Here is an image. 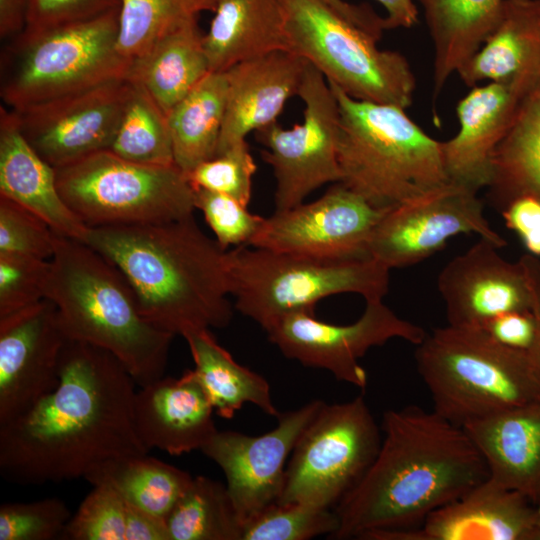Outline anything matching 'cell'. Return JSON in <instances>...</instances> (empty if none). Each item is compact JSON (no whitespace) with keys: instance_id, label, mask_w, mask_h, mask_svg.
I'll use <instances>...</instances> for the list:
<instances>
[{"instance_id":"6da1fadb","label":"cell","mask_w":540,"mask_h":540,"mask_svg":"<svg viewBox=\"0 0 540 540\" xmlns=\"http://www.w3.org/2000/svg\"><path fill=\"white\" fill-rule=\"evenodd\" d=\"M135 381L110 352L67 340L59 383L0 424V474L19 485L84 477L111 458L147 454L135 427Z\"/></svg>"},{"instance_id":"7a4b0ae2","label":"cell","mask_w":540,"mask_h":540,"mask_svg":"<svg viewBox=\"0 0 540 540\" xmlns=\"http://www.w3.org/2000/svg\"><path fill=\"white\" fill-rule=\"evenodd\" d=\"M381 429L374 460L334 508L339 525L330 539L378 540L414 530L489 477L466 430L434 410H387Z\"/></svg>"},{"instance_id":"3957f363","label":"cell","mask_w":540,"mask_h":540,"mask_svg":"<svg viewBox=\"0 0 540 540\" xmlns=\"http://www.w3.org/2000/svg\"><path fill=\"white\" fill-rule=\"evenodd\" d=\"M86 243L122 272L142 315L158 329L185 338L230 323L228 250L209 238L193 215L92 227Z\"/></svg>"},{"instance_id":"277c9868","label":"cell","mask_w":540,"mask_h":540,"mask_svg":"<svg viewBox=\"0 0 540 540\" xmlns=\"http://www.w3.org/2000/svg\"><path fill=\"white\" fill-rule=\"evenodd\" d=\"M45 298L68 340L112 353L140 387L164 376L174 336L142 315L122 272L87 243L55 233Z\"/></svg>"},{"instance_id":"5b68a950","label":"cell","mask_w":540,"mask_h":540,"mask_svg":"<svg viewBox=\"0 0 540 540\" xmlns=\"http://www.w3.org/2000/svg\"><path fill=\"white\" fill-rule=\"evenodd\" d=\"M328 84L340 115L339 183L377 208H391L449 182L442 142L405 109L357 100Z\"/></svg>"},{"instance_id":"8992f818","label":"cell","mask_w":540,"mask_h":540,"mask_svg":"<svg viewBox=\"0 0 540 540\" xmlns=\"http://www.w3.org/2000/svg\"><path fill=\"white\" fill-rule=\"evenodd\" d=\"M414 357L433 410L457 426L540 399L529 352L499 343L482 328L438 327L416 345Z\"/></svg>"},{"instance_id":"52a82bcc","label":"cell","mask_w":540,"mask_h":540,"mask_svg":"<svg viewBox=\"0 0 540 540\" xmlns=\"http://www.w3.org/2000/svg\"><path fill=\"white\" fill-rule=\"evenodd\" d=\"M118 9L41 31L23 30L1 52L0 96L16 110L127 79L130 61L117 49Z\"/></svg>"},{"instance_id":"ba28073f","label":"cell","mask_w":540,"mask_h":540,"mask_svg":"<svg viewBox=\"0 0 540 540\" xmlns=\"http://www.w3.org/2000/svg\"><path fill=\"white\" fill-rule=\"evenodd\" d=\"M389 271L368 256L329 259L246 245L228 250L235 308L264 330L289 314L314 313L315 305L332 295L354 293L365 301L383 300Z\"/></svg>"},{"instance_id":"9c48e42d","label":"cell","mask_w":540,"mask_h":540,"mask_svg":"<svg viewBox=\"0 0 540 540\" xmlns=\"http://www.w3.org/2000/svg\"><path fill=\"white\" fill-rule=\"evenodd\" d=\"M289 51L304 58L350 97L403 109L413 101L415 76L399 52L321 0H284Z\"/></svg>"},{"instance_id":"30bf717a","label":"cell","mask_w":540,"mask_h":540,"mask_svg":"<svg viewBox=\"0 0 540 540\" xmlns=\"http://www.w3.org/2000/svg\"><path fill=\"white\" fill-rule=\"evenodd\" d=\"M59 192L89 228L163 223L193 215L194 189L176 165L151 166L110 150L56 168Z\"/></svg>"},{"instance_id":"8fae6325","label":"cell","mask_w":540,"mask_h":540,"mask_svg":"<svg viewBox=\"0 0 540 540\" xmlns=\"http://www.w3.org/2000/svg\"><path fill=\"white\" fill-rule=\"evenodd\" d=\"M380 444L379 427L363 396L324 402L293 448L278 501L335 508L364 475Z\"/></svg>"},{"instance_id":"7c38bea8","label":"cell","mask_w":540,"mask_h":540,"mask_svg":"<svg viewBox=\"0 0 540 540\" xmlns=\"http://www.w3.org/2000/svg\"><path fill=\"white\" fill-rule=\"evenodd\" d=\"M298 96L305 106L302 123L284 129L274 122L255 132L275 177V211L293 208L324 184L341 180L338 102L326 78L310 63Z\"/></svg>"},{"instance_id":"4fadbf2b","label":"cell","mask_w":540,"mask_h":540,"mask_svg":"<svg viewBox=\"0 0 540 540\" xmlns=\"http://www.w3.org/2000/svg\"><path fill=\"white\" fill-rule=\"evenodd\" d=\"M462 233H475L499 249L507 244L485 218L477 192L449 181L389 208L370 236L366 255L389 269L408 267Z\"/></svg>"},{"instance_id":"5bb4252c","label":"cell","mask_w":540,"mask_h":540,"mask_svg":"<svg viewBox=\"0 0 540 540\" xmlns=\"http://www.w3.org/2000/svg\"><path fill=\"white\" fill-rule=\"evenodd\" d=\"M265 331L285 357L325 369L359 388H365L368 382L359 359L369 349L394 338L417 345L427 335L422 327L397 316L382 300L366 301L360 318L348 325L323 322L313 312H297L280 318Z\"/></svg>"},{"instance_id":"9a60e30c","label":"cell","mask_w":540,"mask_h":540,"mask_svg":"<svg viewBox=\"0 0 540 540\" xmlns=\"http://www.w3.org/2000/svg\"><path fill=\"white\" fill-rule=\"evenodd\" d=\"M129 87L118 79L12 110L25 139L56 169L110 149Z\"/></svg>"},{"instance_id":"2e32d148","label":"cell","mask_w":540,"mask_h":540,"mask_svg":"<svg viewBox=\"0 0 540 540\" xmlns=\"http://www.w3.org/2000/svg\"><path fill=\"white\" fill-rule=\"evenodd\" d=\"M388 209L373 206L338 182L310 203L265 218L249 246L329 259L365 257L370 236Z\"/></svg>"},{"instance_id":"e0dca14e","label":"cell","mask_w":540,"mask_h":540,"mask_svg":"<svg viewBox=\"0 0 540 540\" xmlns=\"http://www.w3.org/2000/svg\"><path fill=\"white\" fill-rule=\"evenodd\" d=\"M323 403L313 400L280 413L276 427L260 436L217 430L201 448L200 451L222 469L227 491L243 526L279 500L286 461Z\"/></svg>"},{"instance_id":"ac0fdd59","label":"cell","mask_w":540,"mask_h":540,"mask_svg":"<svg viewBox=\"0 0 540 540\" xmlns=\"http://www.w3.org/2000/svg\"><path fill=\"white\" fill-rule=\"evenodd\" d=\"M67 340L47 298L0 316V424L30 410L57 387Z\"/></svg>"},{"instance_id":"d6986e66","label":"cell","mask_w":540,"mask_h":540,"mask_svg":"<svg viewBox=\"0 0 540 540\" xmlns=\"http://www.w3.org/2000/svg\"><path fill=\"white\" fill-rule=\"evenodd\" d=\"M492 242L480 238L451 259L437 278L449 325L483 328L494 317L532 309L525 271L498 253Z\"/></svg>"},{"instance_id":"ffe728a7","label":"cell","mask_w":540,"mask_h":540,"mask_svg":"<svg viewBox=\"0 0 540 540\" xmlns=\"http://www.w3.org/2000/svg\"><path fill=\"white\" fill-rule=\"evenodd\" d=\"M536 85L521 81L488 82L473 86L459 101V131L442 142L450 182L475 192L489 186L494 152L522 100Z\"/></svg>"},{"instance_id":"44dd1931","label":"cell","mask_w":540,"mask_h":540,"mask_svg":"<svg viewBox=\"0 0 540 540\" xmlns=\"http://www.w3.org/2000/svg\"><path fill=\"white\" fill-rule=\"evenodd\" d=\"M539 519L538 505L487 478L430 513L418 528L378 540H534Z\"/></svg>"},{"instance_id":"7402d4cb","label":"cell","mask_w":540,"mask_h":540,"mask_svg":"<svg viewBox=\"0 0 540 540\" xmlns=\"http://www.w3.org/2000/svg\"><path fill=\"white\" fill-rule=\"evenodd\" d=\"M308 64L295 53L278 50L226 70V110L216 155L277 122L288 100L298 96Z\"/></svg>"},{"instance_id":"603a6c76","label":"cell","mask_w":540,"mask_h":540,"mask_svg":"<svg viewBox=\"0 0 540 540\" xmlns=\"http://www.w3.org/2000/svg\"><path fill=\"white\" fill-rule=\"evenodd\" d=\"M214 408L194 370L140 387L134 400L137 434L149 450L179 456L201 448L217 432Z\"/></svg>"},{"instance_id":"cb8c5ba5","label":"cell","mask_w":540,"mask_h":540,"mask_svg":"<svg viewBox=\"0 0 540 540\" xmlns=\"http://www.w3.org/2000/svg\"><path fill=\"white\" fill-rule=\"evenodd\" d=\"M0 196L40 216L56 234L86 243L89 227L62 198L56 169L28 143L6 106L0 108Z\"/></svg>"},{"instance_id":"d4e9b609","label":"cell","mask_w":540,"mask_h":540,"mask_svg":"<svg viewBox=\"0 0 540 540\" xmlns=\"http://www.w3.org/2000/svg\"><path fill=\"white\" fill-rule=\"evenodd\" d=\"M463 428L481 452L488 478L540 505V399Z\"/></svg>"},{"instance_id":"484cf974","label":"cell","mask_w":540,"mask_h":540,"mask_svg":"<svg viewBox=\"0 0 540 540\" xmlns=\"http://www.w3.org/2000/svg\"><path fill=\"white\" fill-rule=\"evenodd\" d=\"M467 86L482 81L540 82V0H504L481 47L460 67Z\"/></svg>"},{"instance_id":"4316f807","label":"cell","mask_w":540,"mask_h":540,"mask_svg":"<svg viewBox=\"0 0 540 540\" xmlns=\"http://www.w3.org/2000/svg\"><path fill=\"white\" fill-rule=\"evenodd\" d=\"M203 42L211 72L289 51L284 0H220Z\"/></svg>"},{"instance_id":"83f0119b","label":"cell","mask_w":540,"mask_h":540,"mask_svg":"<svg viewBox=\"0 0 540 540\" xmlns=\"http://www.w3.org/2000/svg\"><path fill=\"white\" fill-rule=\"evenodd\" d=\"M198 18L159 39L130 61L127 80L141 85L168 114L211 71Z\"/></svg>"},{"instance_id":"f1b7e54d","label":"cell","mask_w":540,"mask_h":540,"mask_svg":"<svg viewBox=\"0 0 540 540\" xmlns=\"http://www.w3.org/2000/svg\"><path fill=\"white\" fill-rule=\"evenodd\" d=\"M504 0H415L424 11L434 47V99L453 73L481 47Z\"/></svg>"},{"instance_id":"f546056e","label":"cell","mask_w":540,"mask_h":540,"mask_svg":"<svg viewBox=\"0 0 540 540\" xmlns=\"http://www.w3.org/2000/svg\"><path fill=\"white\" fill-rule=\"evenodd\" d=\"M488 188L499 211L521 196L540 200V82L522 100L494 152Z\"/></svg>"},{"instance_id":"4dcf8cb0","label":"cell","mask_w":540,"mask_h":540,"mask_svg":"<svg viewBox=\"0 0 540 540\" xmlns=\"http://www.w3.org/2000/svg\"><path fill=\"white\" fill-rule=\"evenodd\" d=\"M184 339L194 361L196 377L218 416L232 418L245 403L257 406L270 416L280 414L273 403L268 381L237 363L209 329L194 332Z\"/></svg>"},{"instance_id":"1f68e13d","label":"cell","mask_w":540,"mask_h":540,"mask_svg":"<svg viewBox=\"0 0 540 540\" xmlns=\"http://www.w3.org/2000/svg\"><path fill=\"white\" fill-rule=\"evenodd\" d=\"M83 478L92 486L111 487L125 501L165 521L193 480L188 472L148 453L105 460L91 467Z\"/></svg>"},{"instance_id":"d6a6232c","label":"cell","mask_w":540,"mask_h":540,"mask_svg":"<svg viewBox=\"0 0 540 540\" xmlns=\"http://www.w3.org/2000/svg\"><path fill=\"white\" fill-rule=\"evenodd\" d=\"M226 99L225 72H210L167 114L175 165L186 175L216 155Z\"/></svg>"},{"instance_id":"836d02e7","label":"cell","mask_w":540,"mask_h":540,"mask_svg":"<svg viewBox=\"0 0 540 540\" xmlns=\"http://www.w3.org/2000/svg\"><path fill=\"white\" fill-rule=\"evenodd\" d=\"M170 540H242L226 485L206 476L193 480L166 518Z\"/></svg>"},{"instance_id":"e575fe53","label":"cell","mask_w":540,"mask_h":540,"mask_svg":"<svg viewBox=\"0 0 540 540\" xmlns=\"http://www.w3.org/2000/svg\"><path fill=\"white\" fill-rule=\"evenodd\" d=\"M129 83L126 104L109 150L139 164L175 165L167 114L141 85Z\"/></svg>"},{"instance_id":"d590c367","label":"cell","mask_w":540,"mask_h":540,"mask_svg":"<svg viewBox=\"0 0 540 540\" xmlns=\"http://www.w3.org/2000/svg\"><path fill=\"white\" fill-rule=\"evenodd\" d=\"M220 0H120L117 49L131 61L159 39L205 11L213 12Z\"/></svg>"},{"instance_id":"8d00e7d4","label":"cell","mask_w":540,"mask_h":540,"mask_svg":"<svg viewBox=\"0 0 540 540\" xmlns=\"http://www.w3.org/2000/svg\"><path fill=\"white\" fill-rule=\"evenodd\" d=\"M335 510L305 502L276 501L243 526L242 540H308L338 528Z\"/></svg>"},{"instance_id":"74e56055","label":"cell","mask_w":540,"mask_h":540,"mask_svg":"<svg viewBox=\"0 0 540 540\" xmlns=\"http://www.w3.org/2000/svg\"><path fill=\"white\" fill-rule=\"evenodd\" d=\"M257 165L247 141L203 161L187 174L193 189H204L234 198L248 206Z\"/></svg>"},{"instance_id":"f35d334b","label":"cell","mask_w":540,"mask_h":540,"mask_svg":"<svg viewBox=\"0 0 540 540\" xmlns=\"http://www.w3.org/2000/svg\"><path fill=\"white\" fill-rule=\"evenodd\" d=\"M126 503L107 485H95L64 528L66 540H124Z\"/></svg>"},{"instance_id":"ab89813d","label":"cell","mask_w":540,"mask_h":540,"mask_svg":"<svg viewBox=\"0 0 540 540\" xmlns=\"http://www.w3.org/2000/svg\"><path fill=\"white\" fill-rule=\"evenodd\" d=\"M72 514L59 498L0 506V540L61 539Z\"/></svg>"},{"instance_id":"60d3db41","label":"cell","mask_w":540,"mask_h":540,"mask_svg":"<svg viewBox=\"0 0 540 540\" xmlns=\"http://www.w3.org/2000/svg\"><path fill=\"white\" fill-rule=\"evenodd\" d=\"M55 232L40 216L0 196V253H14L50 260Z\"/></svg>"},{"instance_id":"b9f144b4","label":"cell","mask_w":540,"mask_h":540,"mask_svg":"<svg viewBox=\"0 0 540 540\" xmlns=\"http://www.w3.org/2000/svg\"><path fill=\"white\" fill-rule=\"evenodd\" d=\"M194 206L202 212L215 240L224 249L249 246L264 219L252 214L234 198L204 189H194Z\"/></svg>"},{"instance_id":"7bdbcfd3","label":"cell","mask_w":540,"mask_h":540,"mask_svg":"<svg viewBox=\"0 0 540 540\" xmlns=\"http://www.w3.org/2000/svg\"><path fill=\"white\" fill-rule=\"evenodd\" d=\"M50 260L0 253V316L45 298Z\"/></svg>"},{"instance_id":"ee69618b","label":"cell","mask_w":540,"mask_h":540,"mask_svg":"<svg viewBox=\"0 0 540 540\" xmlns=\"http://www.w3.org/2000/svg\"><path fill=\"white\" fill-rule=\"evenodd\" d=\"M120 0H28L23 30L41 31L96 18L118 9Z\"/></svg>"},{"instance_id":"f6af8a7d","label":"cell","mask_w":540,"mask_h":540,"mask_svg":"<svg viewBox=\"0 0 540 540\" xmlns=\"http://www.w3.org/2000/svg\"><path fill=\"white\" fill-rule=\"evenodd\" d=\"M506 226L521 239L527 253L540 257V200L521 196L500 211Z\"/></svg>"},{"instance_id":"bcb514c9","label":"cell","mask_w":540,"mask_h":540,"mask_svg":"<svg viewBox=\"0 0 540 540\" xmlns=\"http://www.w3.org/2000/svg\"><path fill=\"white\" fill-rule=\"evenodd\" d=\"M484 329L493 339L510 348L530 351L537 333L532 310L511 311L491 319Z\"/></svg>"},{"instance_id":"7dc6e473","label":"cell","mask_w":540,"mask_h":540,"mask_svg":"<svg viewBox=\"0 0 540 540\" xmlns=\"http://www.w3.org/2000/svg\"><path fill=\"white\" fill-rule=\"evenodd\" d=\"M124 540H170L166 521L127 501Z\"/></svg>"},{"instance_id":"c3c4849f","label":"cell","mask_w":540,"mask_h":540,"mask_svg":"<svg viewBox=\"0 0 540 540\" xmlns=\"http://www.w3.org/2000/svg\"><path fill=\"white\" fill-rule=\"evenodd\" d=\"M321 1L338 15L377 39H380L384 30H386L384 17H380L368 5L351 4L345 0Z\"/></svg>"},{"instance_id":"681fc988","label":"cell","mask_w":540,"mask_h":540,"mask_svg":"<svg viewBox=\"0 0 540 540\" xmlns=\"http://www.w3.org/2000/svg\"><path fill=\"white\" fill-rule=\"evenodd\" d=\"M522 265L532 295V312L536 319L537 333L529 352L534 367L540 377V257L526 253L519 260Z\"/></svg>"},{"instance_id":"f907efd6","label":"cell","mask_w":540,"mask_h":540,"mask_svg":"<svg viewBox=\"0 0 540 540\" xmlns=\"http://www.w3.org/2000/svg\"><path fill=\"white\" fill-rule=\"evenodd\" d=\"M28 0H0V36L10 39L23 31Z\"/></svg>"},{"instance_id":"816d5d0a","label":"cell","mask_w":540,"mask_h":540,"mask_svg":"<svg viewBox=\"0 0 540 540\" xmlns=\"http://www.w3.org/2000/svg\"><path fill=\"white\" fill-rule=\"evenodd\" d=\"M386 10V29L410 28L418 20L415 0H376Z\"/></svg>"},{"instance_id":"f5cc1de1","label":"cell","mask_w":540,"mask_h":540,"mask_svg":"<svg viewBox=\"0 0 540 540\" xmlns=\"http://www.w3.org/2000/svg\"><path fill=\"white\" fill-rule=\"evenodd\" d=\"M538 506L540 508V505ZM534 540H540V519H539L538 526L534 535Z\"/></svg>"}]
</instances>
